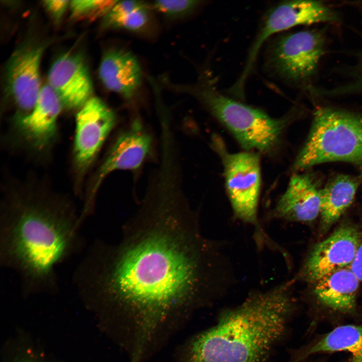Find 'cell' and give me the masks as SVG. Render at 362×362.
I'll list each match as a JSON object with an SVG mask.
<instances>
[{"mask_svg":"<svg viewBox=\"0 0 362 362\" xmlns=\"http://www.w3.org/2000/svg\"><path fill=\"white\" fill-rule=\"evenodd\" d=\"M229 260L205 237L185 191L147 190L116 244L95 240L72 277L88 302L134 318L141 342L172 314L231 286Z\"/></svg>","mask_w":362,"mask_h":362,"instance_id":"1","label":"cell"},{"mask_svg":"<svg viewBox=\"0 0 362 362\" xmlns=\"http://www.w3.org/2000/svg\"><path fill=\"white\" fill-rule=\"evenodd\" d=\"M80 213L68 198L26 190L5 196L0 212V264L26 294L56 292L59 265L85 249Z\"/></svg>","mask_w":362,"mask_h":362,"instance_id":"2","label":"cell"},{"mask_svg":"<svg viewBox=\"0 0 362 362\" xmlns=\"http://www.w3.org/2000/svg\"><path fill=\"white\" fill-rule=\"evenodd\" d=\"M292 281L250 294L197 335L180 362H262L285 332L295 302Z\"/></svg>","mask_w":362,"mask_h":362,"instance_id":"3","label":"cell"},{"mask_svg":"<svg viewBox=\"0 0 362 362\" xmlns=\"http://www.w3.org/2000/svg\"><path fill=\"white\" fill-rule=\"evenodd\" d=\"M348 162L362 168V116L327 107L315 112L312 124L294 168Z\"/></svg>","mask_w":362,"mask_h":362,"instance_id":"4","label":"cell"},{"mask_svg":"<svg viewBox=\"0 0 362 362\" xmlns=\"http://www.w3.org/2000/svg\"><path fill=\"white\" fill-rule=\"evenodd\" d=\"M194 89L195 96L245 149L269 152L279 143L288 124L287 117L273 118L225 96L209 83Z\"/></svg>","mask_w":362,"mask_h":362,"instance_id":"5","label":"cell"},{"mask_svg":"<svg viewBox=\"0 0 362 362\" xmlns=\"http://www.w3.org/2000/svg\"><path fill=\"white\" fill-rule=\"evenodd\" d=\"M211 146L220 157L225 185L235 217L254 229L258 246L274 243L264 231L258 216L261 187L259 155L252 152L229 153L221 137L213 134Z\"/></svg>","mask_w":362,"mask_h":362,"instance_id":"6","label":"cell"},{"mask_svg":"<svg viewBox=\"0 0 362 362\" xmlns=\"http://www.w3.org/2000/svg\"><path fill=\"white\" fill-rule=\"evenodd\" d=\"M153 142L152 134L138 117L118 133L90 182L81 211L83 220L93 214L97 192L105 179L115 171L139 169L152 153Z\"/></svg>","mask_w":362,"mask_h":362,"instance_id":"7","label":"cell"},{"mask_svg":"<svg viewBox=\"0 0 362 362\" xmlns=\"http://www.w3.org/2000/svg\"><path fill=\"white\" fill-rule=\"evenodd\" d=\"M323 52L324 40L319 33L300 31L277 38L269 48L267 63L283 80L301 82L314 74Z\"/></svg>","mask_w":362,"mask_h":362,"instance_id":"8","label":"cell"},{"mask_svg":"<svg viewBox=\"0 0 362 362\" xmlns=\"http://www.w3.org/2000/svg\"><path fill=\"white\" fill-rule=\"evenodd\" d=\"M75 122L73 165L78 186L116 125L117 117L104 101L93 97L78 110Z\"/></svg>","mask_w":362,"mask_h":362,"instance_id":"9","label":"cell"},{"mask_svg":"<svg viewBox=\"0 0 362 362\" xmlns=\"http://www.w3.org/2000/svg\"><path fill=\"white\" fill-rule=\"evenodd\" d=\"M337 19V16L330 9L317 1H291L275 6L266 13L250 47L239 77L240 81L246 82L260 48L273 35L298 25L334 21Z\"/></svg>","mask_w":362,"mask_h":362,"instance_id":"10","label":"cell"},{"mask_svg":"<svg viewBox=\"0 0 362 362\" xmlns=\"http://www.w3.org/2000/svg\"><path fill=\"white\" fill-rule=\"evenodd\" d=\"M361 235L353 226L345 225L340 227L313 247L296 279L314 284L334 271L349 267Z\"/></svg>","mask_w":362,"mask_h":362,"instance_id":"11","label":"cell"},{"mask_svg":"<svg viewBox=\"0 0 362 362\" xmlns=\"http://www.w3.org/2000/svg\"><path fill=\"white\" fill-rule=\"evenodd\" d=\"M44 44H27L18 48L9 59L6 81L17 111L13 122L27 116L34 108L41 90L40 64Z\"/></svg>","mask_w":362,"mask_h":362,"instance_id":"12","label":"cell"},{"mask_svg":"<svg viewBox=\"0 0 362 362\" xmlns=\"http://www.w3.org/2000/svg\"><path fill=\"white\" fill-rule=\"evenodd\" d=\"M63 108L60 98L48 84L41 87L31 112L13 122L15 131L30 151L42 154L50 149L56 138L57 120Z\"/></svg>","mask_w":362,"mask_h":362,"instance_id":"13","label":"cell"},{"mask_svg":"<svg viewBox=\"0 0 362 362\" xmlns=\"http://www.w3.org/2000/svg\"><path fill=\"white\" fill-rule=\"evenodd\" d=\"M48 80L67 109L79 110L92 98L90 77L78 54L69 52L58 58L50 69Z\"/></svg>","mask_w":362,"mask_h":362,"instance_id":"14","label":"cell"},{"mask_svg":"<svg viewBox=\"0 0 362 362\" xmlns=\"http://www.w3.org/2000/svg\"><path fill=\"white\" fill-rule=\"evenodd\" d=\"M321 189L309 175H293L272 213L273 218L292 222L309 223L320 215Z\"/></svg>","mask_w":362,"mask_h":362,"instance_id":"15","label":"cell"},{"mask_svg":"<svg viewBox=\"0 0 362 362\" xmlns=\"http://www.w3.org/2000/svg\"><path fill=\"white\" fill-rule=\"evenodd\" d=\"M100 79L106 88L125 100L132 99L142 82V71L136 57L131 52L112 49L103 56L99 68Z\"/></svg>","mask_w":362,"mask_h":362,"instance_id":"16","label":"cell"},{"mask_svg":"<svg viewBox=\"0 0 362 362\" xmlns=\"http://www.w3.org/2000/svg\"><path fill=\"white\" fill-rule=\"evenodd\" d=\"M360 281L349 267L334 271L314 283L313 294L325 307L343 314L356 309Z\"/></svg>","mask_w":362,"mask_h":362,"instance_id":"17","label":"cell"},{"mask_svg":"<svg viewBox=\"0 0 362 362\" xmlns=\"http://www.w3.org/2000/svg\"><path fill=\"white\" fill-rule=\"evenodd\" d=\"M360 179L347 175L332 178L321 189L322 230L326 231L341 217L355 198Z\"/></svg>","mask_w":362,"mask_h":362,"instance_id":"18","label":"cell"},{"mask_svg":"<svg viewBox=\"0 0 362 362\" xmlns=\"http://www.w3.org/2000/svg\"><path fill=\"white\" fill-rule=\"evenodd\" d=\"M346 351L351 362H362V324L337 327L310 346L302 358L316 353Z\"/></svg>","mask_w":362,"mask_h":362,"instance_id":"19","label":"cell"},{"mask_svg":"<svg viewBox=\"0 0 362 362\" xmlns=\"http://www.w3.org/2000/svg\"><path fill=\"white\" fill-rule=\"evenodd\" d=\"M150 8L143 1H117L103 18V24L105 28L141 32L149 24Z\"/></svg>","mask_w":362,"mask_h":362,"instance_id":"20","label":"cell"},{"mask_svg":"<svg viewBox=\"0 0 362 362\" xmlns=\"http://www.w3.org/2000/svg\"><path fill=\"white\" fill-rule=\"evenodd\" d=\"M117 1L75 0L70 1L71 17L77 19L94 20L103 18L109 12Z\"/></svg>","mask_w":362,"mask_h":362,"instance_id":"21","label":"cell"},{"mask_svg":"<svg viewBox=\"0 0 362 362\" xmlns=\"http://www.w3.org/2000/svg\"><path fill=\"white\" fill-rule=\"evenodd\" d=\"M201 1L193 0L156 1L150 4L151 8L165 18L176 20L192 14L200 5Z\"/></svg>","mask_w":362,"mask_h":362,"instance_id":"22","label":"cell"},{"mask_svg":"<svg viewBox=\"0 0 362 362\" xmlns=\"http://www.w3.org/2000/svg\"><path fill=\"white\" fill-rule=\"evenodd\" d=\"M70 1L48 0L43 1V4L49 15L56 21H59L69 7Z\"/></svg>","mask_w":362,"mask_h":362,"instance_id":"23","label":"cell"},{"mask_svg":"<svg viewBox=\"0 0 362 362\" xmlns=\"http://www.w3.org/2000/svg\"><path fill=\"white\" fill-rule=\"evenodd\" d=\"M349 267L360 282L362 281V234L355 256Z\"/></svg>","mask_w":362,"mask_h":362,"instance_id":"24","label":"cell"},{"mask_svg":"<svg viewBox=\"0 0 362 362\" xmlns=\"http://www.w3.org/2000/svg\"><path fill=\"white\" fill-rule=\"evenodd\" d=\"M23 362H25V361H23Z\"/></svg>","mask_w":362,"mask_h":362,"instance_id":"25","label":"cell"}]
</instances>
